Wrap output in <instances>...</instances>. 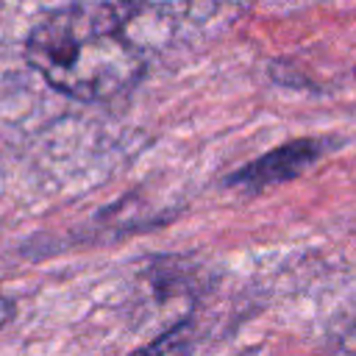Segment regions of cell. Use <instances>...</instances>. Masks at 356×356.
Masks as SVG:
<instances>
[{
	"label": "cell",
	"mask_w": 356,
	"mask_h": 356,
	"mask_svg": "<svg viewBox=\"0 0 356 356\" xmlns=\"http://www.w3.org/2000/svg\"><path fill=\"white\" fill-rule=\"evenodd\" d=\"M136 0H75L44 14L28 33V64L61 95L100 103L125 95L147 56L131 33Z\"/></svg>",
	"instance_id": "1"
},
{
	"label": "cell",
	"mask_w": 356,
	"mask_h": 356,
	"mask_svg": "<svg viewBox=\"0 0 356 356\" xmlns=\"http://www.w3.org/2000/svg\"><path fill=\"white\" fill-rule=\"evenodd\" d=\"M320 156V145L312 139H300V142H289L281 145L270 153H264L261 159L250 161L248 167H242L239 172H234L228 178V184L242 186L248 192H261L273 184H284L289 178H295L298 172H303L314 159Z\"/></svg>",
	"instance_id": "2"
},
{
	"label": "cell",
	"mask_w": 356,
	"mask_h": 356,
	"mask_svg": "<svg viewBox=\"0 0 356 356\" xmlns=\"http://www.w3.org/2000/svg\"><path fill=\"white\" fill-rule=\"evenodd\" d=\"M192 348H195V325L192 320H181L153 342L134 350L131 356H192Z\"/></svg>",
	"instance_id": "3"
},
{
	"label": "cell",
	"mask_w": 356,
	"mask_h": 356,
	"mask_svg": "<svg viewBox=\"0 0 356 356\" xmlns=\"http://www.w3.org/2000/svg\"><path fill=\"white\" fill-rule=\"evenodd\" d=\"M334 356H356V325H350V328L339 337Z\"/></svg>",
	"instance_id": "4"
},
{
	"label": "cell",
	"mask_w": 356,
	"mask_h": 356,
	"mask_svg": "<svg viewBox=\"0 0 356 356\" xmlns=\"http://www.w3.org/2000/svg\"><path fill=\"white\" fill-rule=\"evenodd\" d=\"M11 317H14V303H11V300H8V298L0 292V328H3V325H6Z\"/></svg>",
	"instance_id": "5"
}]
</instances>
